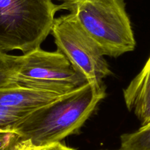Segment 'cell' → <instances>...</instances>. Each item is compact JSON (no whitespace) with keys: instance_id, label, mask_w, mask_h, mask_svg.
<instances>
[{"instance_id":"cell-1","label":"cell","mask_w":150,"mask_h":150,"mask_svg":"<svg viewBox=\"0 0 150 150\" xmlns=\"http://www.w3.org/2000/svg\"><path fill=\"white\" fill-rule=\"evenodd\" d=\"M105 96V88L95 89L87 83L33 110L15 132L35 146L60 142L80 130Z\"/></svg>"},{"instance_id":"cell-2","label":"cell","mask_w":150,"mask_h":150,"mask_svg":"<svg viewBox=\"0 0 150 150\" xmlns=\"http://www.w3.org/2000/svg\"><path fill=\"white\" fill-rule=\"evenodd\" d=\"M60 5L76 18L105 56L118 57L135 50L136 41L124 0H67Z\"/></svg>"},{"instance_id":"cell-3","label":"cell","mask_w":150,"mask_h":150,"mask_svg":"<svg viewBox=\"0 0 150 150\" xmlns=\"http://www.w3.org/2000/svg\"><path fill=\"white\" fill-rule=\"evenodd\" d=\"M59 11L53 0H0V51L24 54L41 47Z\"/></svg>"},{"instance_id":"cell-4","label":"cell","mask_w":150,"mask_h":150,"mask_svg":"<svg viewBox=\"0 0 150 150\" xmlns=\"http://www.w3.org/2000/svg\"><path fill=\"white\" fill-rule=\"evenodd\" d=\"M51 33L57 51L95 89L105 88L104 79L112 74L105 54L71 13L55 18Z\"/></svg>"},{"instance_id":"cell-5","label":"cell","mask_w":150,"mask_h":150,"mask_svg":"<svg viewBox=\"0 0 150 150\" xmlns=\"http://www.w3.org/2000/svg\"><path fill=\"white\" fill-rule=\"evenodd\" d=\"M87 81L60 52L39 48L17 56L16 86L64 95Z\"/></svg>"},{"instance_id":"cell-6","label":"cell","mask_w":150,"mask_h":150,"mask_svg":"<svg viewBox=\"0 0 150 150\" xmlns=\"http://www.w3.org/2000/svg\"><path fill=\"white\" fill-rule=\"evenodd\" d=\"M125 104L141 126L150 122V57L142 70L123 90Z\"/></svg>"},{"instance_id":"cell-7","label":"cell","mask_w":150,"mask_h":150,"mask_svg":"<svg viewBox=\"0 0 150 150\" xmlns=\"http://www.w3.org/2000/svg\"><path fill=\"white\" fill-rule=\"evenodd\" d=\"M122 150H150V122L138 130L121 136Z\"/></svg>"},{"instance_id":"cell-8","label":"cell","mask_w":150,"mask_h":150,"mask_svg":"<svg viewBox=\"0 0 150 150\" xmlns=\"http://www.w3.org/2000/svg\"><path fill=\"white\" fill-rule=\"evenodd\" d=\"M17 56L0 51V88L16 86Z\"/></svg>"},{"instance_id":"cell-9","label":"cell","mask_w":150,"mask_h":150,"mask_svg":"<svg viewBox=\"0 0 150 150\" xmlns=\"http://www.w3.org/2000/svg\"><path fill=\"white\" fill-rule=\"evenodd\" d=\"M21 138L14 131L0 132V150H15Z\"/></svg>"},{"instance_id":"cell-10","label":"cell","mask_w":150,"mask_h":150,"mask_svg":"<svg viewBox=\"0 0 150 150\" xmlns=\"http://www.w3.org/2000/svg\"><path fill=\"white\" fill-rule=\"evenodd\" d=\"M39 150H75L71 147L67 146L60 142L53 143L45 146H40Z\"/></svg>"},{"instance_id":"cell-11","label":"cell","mask_w":150,"mask_h":150,"mask_svg":"<svg viewBox=\"0 0 150 150\" xmlns=\"http://www.w3.org/2000/svg\"><path fill=\"white\" fill-rule=\"evenodd\" d=\"M40 146H35L30 141L21 140L17 145L15 150H39Z\"/></svg>"},{"instance_id":"cell-12","label":"cell","mask_w":150,"mask_h":150,"mask_svg":"<svg viewBox=\"0 0 150 150\" xmlns=\"http://www.w3.org/2000/svg\"><path fill=\"white\" fill-rule=\"evenodd\" d=\"M58 1H62V2H66L67 0H58Z\"/></svg>"},{"instance_id":"cell-13","label":"cell","mask_w":150,"mask_h":150,"mask_svg":"<svg viewBox=\"0 0 150 150\" xmlns=\"http://www.w3.org/2000/svg\"><path fill=\"white\" fill-rule=\"evenodd\" d=\"M119 150H122V149H119Z\"/></svg>"}]
</instances>
